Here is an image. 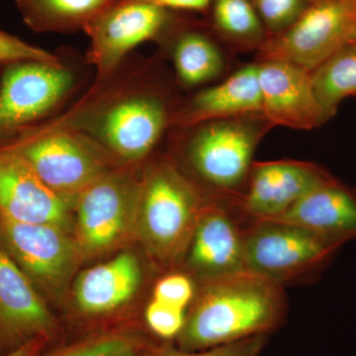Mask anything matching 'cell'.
<instances>
[{"label":"cell","mask_w":356,"mask_h":356,"mask_svg":"<svg viewBox=\"0 0 356 356\" xmlns=\"http://www.w3.org/2000/svg\"><path fill=\"white\" fill-rule=\"evenodd\" d=\"M170 22L168 9L136 0H119L86 28L90 38L88 60L106 79L129 51L156 38Z\"/></svg>","instance_id":"11"},{"label":"cell","mask_w":356,"mask_h":356,"mask_svg":"<svg viewBox=\"0 0 356 356\" xmlns=\"http://www.w3.org/2000/svg\"><path fill=\"white\" fill-rule=\"evenodd\" d=\"M139 187L126 173L111 170L74 198L81 250L98 254L123 240L136 224Z\"/></svg>","instance_id":"10"},{"label":"cell","mask_w":356,"mask_h":356,"mask_svg":"<svg viewBox=\"0 0 356 356\" xmlns=\"http://www.w3.org/2000/svg\"><path fill=\"white\" fill-rule=\"evenodd\" d=\"M173 60L178 79L189 86L209 83L221 74L224 67L216 44L196 31L180 35L173 51Z\"/></svg>","instance_id":"22"},{"label":"cell","mask_w":356,"mask_h":356,"mask_svg":"<svg viewBox=\"0 0 356 356\" xmlns=\"http://www.w3.org/2000/svg\"><path fill=\"white\" fill-rule=\"evenodd\" d=\"M283 286L242 273L205 281L178 334L180 350L197 351L264 336L284 317Z\"/></svg>","instance_id":"1"},{"label":"cell","mask_w":356,"mask_h":356,"mask_svg":"<svg viewBox=\"0 0 356 356\" xmlns=\"http://www.w3.org/2000/svg\"><path fill=\"white\" fill-rule=\"evenodd\" d=\"M355 30L356 0H312L296 22L264 44L262 58L312 72L350 44Z\"/></svg>","instance_id":"5"},{"label":"cell","mask_w":356,"mask_h":356,"mask_svg":"<svg viewBox=\"0 0 356 356\" xmlns=\"http://www.w3.org/2000/svg\"><path fill=\"white\" fill-rule=\"evenodd\" d=\"M55 327L41 293L0 245V356L47 339Z\"/></svg>","instance_id":"12"},{"label":"cell","mask_w":356,"mask_h":356,"mask_svg":"<svg viewBox=\"0 0 356 356\" xmlns=\"http://www.w3.org/2000/svg\"><path fill=\"white\" fill-rule=\"evenodd\" d=\"M119 0H15L21 17L35 32L83 30Z\"/></svg>","instance_id":"20"},{"label":"cell","mask_w":356,"mask_h":356,"mask_svg":"<svg viewBox=\"0 0 356 356\" xmlns=\"http://www.w3.org/2000/svg\"><path fill=\"white\" fill-rule=\"evenodd\" d=\"M332 177L324 168L303 161L254 163L242 209L252 222L277 219L312 189Z\"/></svg>","instance_id":"15"},{"label":"cell","mask_w":356,"mask_h":356,"mask_svg":"<svg viewBox=\"0 0 356 356\" xmlns=\"http://www.w3.org/2000/svg\"><path fill=\"white\" fill-rule=\"evenodd\" d=\"M0 245L37 289L53 294L64 289L81 248L69 231L51 224H29L0 215Z\"/></svg>","instance_id":"9"},{"label":"cell","mask_w":356,"mask_h":356,"mask_svg":"<svg viewBox=\"0 0 356 356\" xmlns=\"http://www.w3.org/2000/svg\"><path fill=\"white\" fill-rule=\"evenodd\" d=\"M261 115L270 125L312 130L325 123L312 83L311 72L285 60L257 65Z\"/></svg>","instance_id":"14"},{"label":"cell","mask_w":356,"mask_h":356,"mask_svg":"<svg viewBox=\"0 0 356 356\" xmlns=\"http://www.w3.org/2000/svg\"><path fill=\"white\" fill-rule=\"evenodd\" d=\"M312 0H254L259 17L275 33L284 31L299 19Z\"/></svg>","instance_id":"24"},{"label":"cell","mask_w":356,"mask_h":356,"mask_svg":"<svg viewBox=\"0 0 356 356\" xmlns=\"http://www.w3.org/2000/svg\"><path fill=\"white\" fill-rule=\"evenodd\" d=\"M147 2L165 9H178V10L202 11L213 6L216 0H136Z\"/></svg>","instance_id":"30"},{"label":"cell","mask_w":356,"mask_h":356,"mask_svg":"<svg viewBox=\"0 0 356 356\" xmlns=\"http://www.w3.org/2000/svg\"><path fill=\"white\" fill-rule=\"evenodd\" d=\"M247 117L201 124L189 142L187 156L192 168L219 191H235L250 177L261 130Z\"/></svg>","instance_id":"8"},{"label":"cell","mask_w":356,"mask_h":356,"mask_svg":"<svg viewBox=\"0 0 356 356\" xmlns=\"http://www.w3.org/2000/svg\"><path fill=\"white\" fill-rule=\"evenodd\" d=\"M245 229L222 206L205 204L187 247V264L205 281L245 273Z\"/></svg>","instance_id":"16"},{"label":"cell","mask_w":356,"mask_h":356,"mask_svg":"<svg viewBox=\"0 0 356 356\" xmlns=\"http://www.w3.org/2000/svg\"><path fill=\"white\" fill-rule=\"evenodd\" d=\"M341 245L290 222H254L243 235L245 270L283 286L323 266Z\"/></svg>","instance_id":"4"},{"label":"cell","mask_w":356,"mask_h":356,"mask_svg":"<svg viewBox=\"0 0 356 356\" xmlns=\"http://www.w3.org/2000/svg\"><path fill=\"white\" fill-rule=\"evenodd\" d=\"M213 19L218 29L229 38L257 41L262 38L264 23L250 0H216Z\"/></svg>","instance_id":"23"},{"label":"cell","mask_w":356,"mask_h":356,"mask_svg":"<svg viewBox=\"0 0 356 356\" xmlns=\"http://www.w3.org/2000/svg\"><path fill=\"white\" fill-rule=\"evenodd\" d=\"M74 199L42 181L17 154L0 149V215L21 222L51 224L69 231Z\"/></svg>","instance_id":"13"},{"label":"cell","mask_w":356,"mask_h":356,"mask_svg":"<svg viewBox=\"0 0 356 356\" xmlns=\"http://www.w3.org/2000/svg\"><path fill=\"white\" fill-rule=\"evenodd\" d=\"M312 83L325 120L346 98L356 96V46L348 44L311 72Z\"/></svg>","instance_id":"21"},{"label":"cell","mask_w":356,"mask_h":356,"mask_svg":"<svg viewBox=\"0 0 356 356\" xmlns=\"http://www.w3.org/2000/svg\"><path fill=\"white\" fill-rule=\"evenodd\" d=\"M146 320L154 334L163 339H172L181 332L186 316L184 309L153 300L147 306Z\"/></svg>","instance_id":"27"},{"label":"cell","mask_w":356,"mask_h":356,"mask_svg":"<svg viewBox=\"0 0 356 356\" xmlns=\"http://www.w3.org/2000/svg\"><path fill=\"white\" fill-rule=\"evenodd\" d=\"M170 121L159 96L133 90L112 96L88 126L76 129L95 138L117 159L138 161L151 153Z\"/></svg>","instance_id":"6"},{"label":"cell","mask_w":356,"mask_h":356,"mask_svg":"<svg viewBox=\"0 0 356 356\" xmlns=\"http://www.w3.org/2000/svg\"><path fill=\"white\" fill-rule=\"evenodd\" d=\"M255 113L261 114V93L257 65H250L194 96L172 121L177 125L198 126Z\"/></svg>","instance_id":"18"},{"label":"cell","mask_w":356,"mask_h":356,"mask_svg":"<svg viewBox=\"0 0 356 356\" xmlns=\"http://www.w3.org/2000/svg\"><path fill=\"white\" fill-rule=\"evenodd\" d=\"M264 336H257L203 350L186 351L166 348L159 356H259L264 348Z\"/></svg>","instance_id":"29"},{"label":"cell","mask_w":356,"mask_h":356,"mask_svg":"<svg viewBox=\"0 0 356 356\" xmlns=\"http://www.w3.org/2000/svg\"><path fill=\"white\" fill-rule=\"evenodd\" d=\"M140 281L142 268L137 257L123 252L79 274L74 290L77 308L88 315L116 310L132 299Z\"/></svg>","instance_id":"19"},{"label":"cell","mask_w":356,"mask_h":356,"mask_svg":"<svg viewBox=\"0 0 356 356\" xmlns=\"http://www.w3.org/2000/svg\"><path fill=\"white\" fill-rule=\"evenodd\" d=\"M117 356H138V355H136L135 353H134L133 350H130L128 351H125V353H121V355H119Z\"/></svg>","instance_id":"32"},{"label":"cell","mask_w":356,"mask_h":356,"mask_svg":"<svg viewBox=\"0 0 356 356\" xmlns=\"http://www.w3.org/2000/svg\"><path fill=\"white\" fill-rule=\"evenodd\" d=\"M23 62L58 63L60 60L53 54L0 30V65Z\"/></svg>","instance_id":"26"},{"label":"cell","mask_w":356,"mask_h":356,"mask_svg":"<svg viewBox=\"0 0 356 356\" xmlns=\"http://www.w3.org/2000/svg\"><path fill=\"white\" fill-rule=\"evenodd\" d=\"M350 43L355 44V46H356V30H355V34H353V39H351Z\"/></svg>","instance_id":"33"},{"label":"cell","mask_w":356,"mask_h":356,"mask_svg":"<svg viewBox=\"0 0 356 356\" xmlns=\"http://www.w3.org/2000/svg\"><path fill=\"white\" fill-rule=\"evenodd\" d=\"M130 350L133 346L128 337L107 334L74 344L51 356H117Z\"/></svg>","instance_id":"25"},{"label":"cell","mask_w":356,"mask_h":356,"mask_svg":"<svg viewBox=\"0 0 356 356\" xmlns=\"http://www.w3.org/2000/svg\"><path fill=\"white\" fill-rule=\"evenodd\" d=\"M195 288L191 278L185 274L173 273L156 283L154 300L185 310L193 300Z\"/></svg>","instance_id":"28"},{"label":"cell","mask_w":356,"mask_h":356,"mask_svg":"<svg viewBox=\"0 0 356 356\" xmlns=\"http://www.w3.org/2000/svg\"><path fill=\"white\" fill-rule=\"evenodd\" d=\"M47 339H37L20 346L17 350L1 356H38Z\"/></svg>","instance_id":"31"},{"label":"cell","mask_w":356,"mask_h":356,"mask_svg":"<svg viewBox=\"0 0 356 356\" xmlns=\"http://www.w3.org/2000/svg\"><path fill=\"white\" fill-rule=\"evenodd\" d=\"M0 149L19 156L44 184L70 199L111 172L114 156L88 133L63 125L32 126Z\"/></svg>","instance_id":"2"},{"label":"cell","mask_w":356,"mask_h":356,"mask_svg":"<svg viewBox=\"0 0 356 356\" xmlns=\"http://www.w3.org/2000/svg\"><path fill=\"white\" fill-rule=\"evenodd\" d=\"M198 192L172 165H154L140 182L136 227L163 262L185 254L203 206Z\"/></svg>","instance_id":"3"},{"label":"cell","mask_w":356,"mask_h":356,"mask_svg":"<svg viewBox=\"0 0 356 356\" xmlns=\"http://www.w3.org/2000/svg\"><path fill=\"white\" fill-rule=\"evenodd\" d=\"M74 86L62 63L10 65L0 86V146L57 108Z\"/></svg>","instance_id":"7"},{"label":"cell","mask_w":356,"mask_h":356,"mask_svg":"<svg viewBox=\"0 0 356 356\" xmlns=\"http://www.w3.org/2000/svg\"><path fill=\"white\" fill-rule=\"evenodd\" d=\"M274 221L297 225L343 245L356 240V191L332 177Z\"/></svg>","instance_id":"17"}]
</instances>
